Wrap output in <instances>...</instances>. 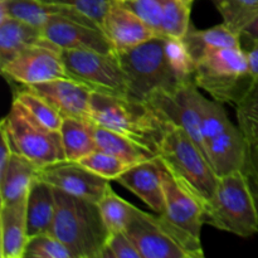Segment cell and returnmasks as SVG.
<instances>
[{
    "label": "cell",
    "instance_id": "6da1fadb",
    "mask_svg": "<svg viewBox=\"0 0 258 258\" xmlns=\"http://www.w3.org/2000/svg\"><path fill=\"white\" fill-rule=\"evenodd\" d=\"M126 75L127 97L146 102L156 91L178 90L194 82L184 75L174 62L168 47V37L156 35L131 49L117 53Z\"/></svg>",
    "mask_w": 258,
    "mask_h": 258
},
{
    "label": "cell",
    "instance_id": "7a4b0ae2",
    "mask_svg": "<svg viewBox=\"0 0 258 258\" xmlns=\"http://www.w3.org/2000/svg\"><path fill=\"white\" fill-rule=\"evenodd\" d=\"M55 216L50 233L68 247L75 258H102L110 231L98 203L53 188Z\"/></svg>",
    "mask_w": 258,
    "mask_h": 258
},
{
    "label": "cell",
    "instance_id": "3957f363",
    "mask_svg": "<svg viewBox=\"0 0 258 258\" xmlns=\"http://www.w3.org/2000/svg\"><path fill=\"white\" fill-rule=\"evenodd\" d=\"M91 111L93 123L128 136L156 151L170 123L148 102L127 96L92 92Z\"/></svg>",
    "mask_w": 258,
    "mask_h": 258
},
{
    "label": "cell",
    "instance_id": "277c9868",
    "mask_svg": "<svg viewBox=\"0 0 258 258\" xmlns=\"http://www.w3.org/2000/svg\"><path fill=\"white\" fill-rule=\"evenodd\" d=\"M158 158L176 180L201 201L206 213L216 194L219 176L186 131L170 123L159 145Z\"/></svg>",
    "mask_w": 258,
    "mask_h": 258
},
{
    "label": "cell",
    "instance_id": "5b68a950",
    "mask_svg": "<svg viewBox=\"0 0 258 258\" xmlns=\"http://www.w3.org/2000/svg\"><path fill=\"white\" fill-rule=\"evenodd\" d=\"M125 232L143 258H201L202 241L184 231L165 214L148 213L131 207Z\"/></svg>",
    "mask_w": 258,
    "mask_h": 258
},
{
    "label": "cell",
    "instance_id": "8992f818",
    "mask_svg": "<svg viewBox=\"0 0 258 258\" xmlns=\"http://www.w3.org/2000/svg\"><path fill=\"white\" fill-rule=\"evenodd\" d=\"M194 82L213 100L234 103L253 82L246 50L239 48H211L196 62Z\"/></svg>",
    "mask_w": 258,
    "mask_h": 258
},
{
    "label": "cell",
    "instance_id": "52a82bcc",
    "mask_svg": "<svg viewBox=\"0 0 258 258\" xmlns=\"http://www.w3.org/2000/svg\"><path fill=\"white\" fill-rule=\"evenodd\" d=\"M204 223L239 237L258 233V214L248 181L242 170L221 176Z\"/></svg>",
    "mask_w": 258,
    "mask_h": 258
},
{
    "label": "cell",
    "instance_id": "ba28073f",
    "mask_svg": "<svg viewBox=\"0 0 258 258\" xmlns=\"http://www.w3.org/2000/svg\"><path fill=\"white\" fill-rule=\"evenodd\" d=\"M2 126L7 131L13 151L39 169L67 160L59 131L39 125L17 100H13L12 108L2 121Z\"/></svg>",
    "mask_w": 258,
    "mask_h": 258
},
{
    "label": "cell",
    "instance_id": "9c48e42d",
    "mask_svg": "<svg viewBox=\"0 0 258 258\" xmlns=\"http://www.w3.org/2000/svg\"><path fill=\"white\" fill-rule=\"evenodd\" d=\"M68 77L95 92L128 96L126 75L116 54L87 49L60 50Z\"/></svg>",
    "mask_w": 258,
    "mask_h": 258
},
{
    "label": "cell",
    "instance_id": "30bf717a",
    "mask_svg": "<svg viewBox=\"0 0 258 258\" xmlns=\"http://www.w3.org/2000/svg\"><path fill=\"white\" fill-rule=\"evenodd\" d=\"M60 48L43 39L27 48L2 67L3 76L27 86L68 77L60 55Z\"/></svg>",
    "mask_w": 258,
    "mask_h": 258
},
{
    "label": "cell",
    "instance_id": "8fae6325",
    "mask_svg": "<svg viewBox=\"0 0 258 258\" xmlns=\"http://www.w3.org/2000/svg\"><path fill=\"white\" fill-rule=\"evenodd\" d=\"M199 87L189 82L173 92L156 91L146 102L166 121L186 131L194 143L208 159L202 136L201 113H199ZM209 160V159H208Z\"/></svg>",
    "mask_w": 258,
    "mask_h": 258
},
{
    "label": "cell",
    "instance_id": "7c38bea8",
    "mask_svg": "<svg viewBox=\"0 0 258 258\" xmlns=\"http://www.w3.org/2000/svg\"><path fill=\"white\" fill-rule=\"evenodd\" d=\"M38 178L53 188L96 203L110 188V180L95 174L78 161L63 160L40 168Z\"/></svg>",
    "mask_w": 258,
    "mask_h": 258
},
{
    "label": "cell",
    "instance_id": "4fadbf2b",
    "mask_svg": "<svg viewBox=\"0 0 258 258\" xmlns=\"http://www.w3.org/2000/svg\"><path fill=\"white\" fill-rule=\"evenodd\" d=\"M43 37L60 49H87L116 54L112 43L103 30L54 14L43 27Z\"/></svg>",
    "mask_w": 258,
    "mask_h": 258
},
{
    "label": "cell",
    "instance_id": "5bb4252c",
    "mask_svg": "<svg viewBox=\"0 0 258 258\" xmlns=\"http://www.w3.org/2000/svg\"><path fill=\"white\" fill-rule=\"evenodd\" d=\"M27 87L47 100L63 117H76L93 122L91 111L93 91L83 83L64 77Z\"/></svg>",
    "mask_w": 258,
    "mask_h": 258
},
{
    "label": "cell",
    "instance_id": "9a60e30c",
    "mask_svg": "<svg viewBox=\"0 0 258 258\" xmlns=\"http://www.w3.org/2000/svg\"><path fill=\"white\" fill-rule=\"evenodd\" d=\"M160 160V159H159ZM161 164L165 214L173 223L201 239L202 227L204 223V207L197 197L185 186L181 185L175 176Z\"/></svg>",
    "mask_w": 258,
    "mask_h": 258
},
{
    "label": "cell",
    "instance_id": "2e32d148",
    "mask_svg": "<svg viewBox=\"0 0 258 258\" xmlns=\"http://www.w3.org/2000/svg\"><path fill=\"white\" fill-rule=\"evenodd\" d=\"M102 30L112 43L116 53L131 49L158 35L135 13L116 0L106 14Z\"/></svg>",
    "mask_w": 258,
    "mask_h": 258
},
{
    "label": "cell",
    "instance_id": "e0dca14e",
    "mask_svg": "<svg viewBox=\"0 0 258 258\" xmlns=\"http://www.w3.org/2000/svg\"><path fill=\"white\" fill-rule=\"evenodd\" d=\"M116 181L138 196L149 208L153 209L154 213L164 214L165 197L159 158L130 166Z\"/></svg>",
    "mask_w": 258,
    "mask_h": 258
},
{
    "label": "cell",
    "instance_id": "ac0fdd59",
    "mask_svg": "<svg viewBox=\"0 0 258 258\" xmlns=\"http://www.w3.org/2000/svg\"><path fill=\"white\" fill-rule=\"evenodd\" d=\"M247 150L248 141L241 128L233 123L221 135L206 143L209 163L219 178L242 170L246 163Z\"/></svg>",
    "mask_w": 258,
    "mask_h": 258
},
{
    "label": "cell",
    "instance_id": "d6986e66",
    "mask_svg": "<svg viewBox=\"0 0 258 258\" xmlns=\"http://www.w3.org/2000/svg\"><path fill=\"white\" fill-rule=\"evenodd\" d=\"M28 239L27 197L0 204L2 258H24Z\"/></svg>",
    "mask_w": 258,
    "mask_h": 258
},
{
    "label": "cell",
    "instance_id": "ffe728a7",
    "mask_svg": "<svg viewBox=\"0 0 258 258\" xmlns=\"http://www.w3.org/2000/svg\"><path fill=\"white\" fill-rule=\"evenodd\" d=\"M55 216V199L53 186L35 179L27 196L28 237L50 233Z\"/></svg>",
    "mask_w": 258,
    "mask_h": 258
},
{
    "label": "cell",
    "instance_id": "44dd1931",
    "mask_svg": "<svg viewBox=\"0 0 258 258\" xmlns=\"http://www.w3.org/2000/svg\"><path fill=\"white\" fill-rule=\"evenodd\" d=\"M93 133L98 150L111 154L131 166L158 158V153L153 149L120 133L108 130L96 123L93 126Z\"/></svg>",
    "mask_w": 258,
    "mask_h": 258
},
{
    "label": "cell",
    "instance_id": "7402d4cb",
    "mask_svg": "<svg viewBox=\"0 0 258 258\" xmlns=\"http://www.w3.org/2000/svg\"><path fill=\"white\" fill-rule=\"evenodd\" d=\"M38 174L39 168L35 164L13 151L7 169L0 174L2 204L27 197L30 185L38 178Z\"/></svg>",
    "mask_w": 258,
    "mask_h": 258
},
{
    "label": "cell",
    "instance_id": "603a6c76",
    "mask_svg": "<svg viewBox=\"0 0 258 258\" xmlns=\"http://www.w3.org/2000/svg\"><path fill=\"white\" fill-rule=\"evenodd\" d=\"M42 39V28L10 17L0 22V67Z\"/></svg>",
    "mask_w": 258,
    "mask_h": 258
},
{
    "label": "cell",
    "instance_id": "cb8c5ba5",
    "mask_svg": "<svg viewBox=\"0 0 258 258\" xmlns=\"http://www.w3.org/2000/svg\"><path fill=\"white\" fill-rule=\"evenodd\" d=\"M183 43L194 62H197L211 48H239L241 34L232 30L224 23L206 30L189 28L188 33L184 35Z\"/></svg>",
    "mask_w": 258,
    "mask_h": 258
},
{
    "label": "cell",
    "instance_id": "d4e9b609",
    "mask_svg": "<svg viewBox=\"0 0 258 258\" xmlns=\"http://www.w3.org/2000/svg\"><path fill=\"white\" fill-rule=\"evenodd\" d=\"M95 123L76 117H64L60 126L63 148L66 159L70 161H80L85 156L98 150L93 133Z\"/></svg>",
    "mask_w": 258,
    "mask_h": 258
},
{
    "label": "cell",
    "instance_id": "484cf974",
    "mask_svg": "<svg viewBox=\"0 0 258 258\" xmlns=\"http://www.w3.org/2000/svg\"><path fill=\"white\" fill-rule=\"evenodd\" d=\"M14 100L20 102L29 115L43 127L52 131H59L63 122V116L48 102L30 88L19 90L15 93Z\"/></svg>",
    "mask_w": 258,
    "mask_h": 258
},
{
    "label": "cell",
    "instance_id": "4316f807",
    "mask_svg": "<svg viewBox=\"0 0 258 258\" xmlns=\"http://www.w3.org/2000/svg\"><path fill=\"white\" fill-rule=\"evenodd\" d=\"M238 127L248 143H258V80H253L236 105Z\"/></svg>",
    "mask_w": 258,
    "mask_h": 258
},
{
    "label": "cell",
    "instance_id": "83f0119b",
    "mask_svg": "<svg viewBox=\"0 0 258 258\" xmlns=\"http://www.w3.org/2000/svg\"><path fill=\"white\" fill-rule=\"evenodd\" d=\"M223 17V23L241 34L258 15V0H212Z\"/></svg>",
    "mask_w": 258,
    "mask_h": 258
},
{
    "label": "cell",
    "instance_id": "f1b7e54d",
    "mask_svg": "<svg viewBox=\"0 0 258 258\" xmlns=\"http://www.w3.org/2000/svg\"><path fill=\"white\" fill-rule=\"evenodd\" d=\"M199 113H201L202 136H203L204 148L206 143L217 138L227 130L232 122L229 121L222 103L216 100H209L203 95H199Z\"/></svg>",
    "mask_w": 258,
    "mask_h": 258
},
{
    "label": "cell",
    "instance_id": "f546056e",
    "mask_svg": "<svg viewBox=\"0 0 258 258\" xmlns=\"http://www.w3.org/2000/svg\"><path fill=\"white\" fill-rule=\"evenodd\" d=\"M131 207H133V204H130L125 199L121 198L118 194H116L110 185V188L106 190V193L98 202L101 216L105 221L106 227L110 231V234L115 233V232L125 231L128 217H130Z\"/></svg>",
    "mask_w": 258,
    "mask_h": 258
},
{
    "label": "cell",
    "instance_id": "4dcf8cb0",
    "mask_svg": "<svg viewBox=\"0 0 258 258\" xmlns=\"http://www.w3.org/2000/svg\"><path fill=\"white\" fill-rule=\"evenodd\" d=\"M164 17L161 35L183 39L188 33L190 20V8L180 0H163Z\"/></svg>",
    "mask_w": 258,
    "mask_h": 258
},
{
    "label": "cell",
    "instance_id": "1f68e13d",
    "mask_svg": "<svg viewBox=\"0 0 258 258\" xmlns=\"http://www.w3.org/2000/svg\"><path fill=\"white\" fill-rule=\"evenodd\" d=\"M24 258H75L54 234L40 233L28 239Z\"/></svg>",
    "mask_w": 258,
    "mask_h": 258
},
{
    "label": "cell",
    "instance_id": "d6a6232c",
    "mask_svg": "<svg viewBox=\"0 0 258 258\" xmlns=\"http://www.w3.org/2000/svg\"><path fill=\"white\" fill-rule=\"evenodd\" d=\"M78 163H81L83 166L90 169L91 171L110 181L116 180L123 171H126L131 166L121 159L102 150L93 151L90 155L81 159Z\"/></svg>",
    "mask_w": 258,
    "mask_h": 258
},
{
    "label": "cell",
    "instance_id": "836d02e7",
    "mask_svg": "<svg viewBox=\"0 0 258 258\" xmlns=\"http://www.w3.org/2000/svg\"><path fill=\"white\" fill-rule=\"evenodd\" d=\"M135 13L140 19H143L156 34L161 35V25H163L164 4L163 0H116Z\"/></svg>",
    "mask_w": 258,
    "mask_h": 258
},
{
    "label": "cell",
    "instance_id": "e575fe53",
    "mask_svg": "<svg viewBox=\"0 0 258 258\" xmlns=\"http://www.w3.org/2000/svg\"><path fill=\"white\" fill-rule=\"evenodd\" d=\"M47 3H55L70 7L80 12L81 14L86 15L91 20L96 23L102 29L103 20L111 5L115 0H43Z\"/></svg>",
    "mask_w": 258,
    "mask_h": 258
},
{
    "label": "cell",
    "instance_id": "d590c367",
    "mask_svg": "<svg viewBox=\"0 0 258 258\" xmlns=\"http://www.w3.org/2000/svg\"><path fill=\"white\" fill-rule=\"evenodd\" d=\"M102 258H143V256L127 233L120 231L110 234Z\"/></svg>",
    "mask_w": 258,
    "mask_h": 258
},
{
    "label": "cell",
    "instance_id": "8d00e7d4",
    "mask_svg": "<svg viewBox=\"0 0 258 258\" xmlns=\"http://www.w3.org/2000/svg\"><path fill=\"white\" fill-rule=\"evenodd\" d=\"M242 171L246 175L258 214V143H248L246 163Z\"/></svg>",
    "mask_w": 258,
    "mask_h": 258
},
{
    "label": "cell",
    "instance_id": "74e56055",
    "mask_svg": "<svg viewBox=\"0 0 258 258\" xmlns=\"http://www.w3.org/2000/svg\"><path fill=\"white\" fill-rule=\"evenodd\" d=\"M0 135H2V154H0V174H2L4 173L8 164H9V160L13 154V149L12 145H10L7 131H5L3 126H0Z\"/></svg>",
    "mask_w": 258,
    "mask_h": 258
},
{
    "label": "cell",
    "instance_id": "f35d334b",
    "mask_svg": "<svg viewBox=\"0 0 258 258\" xmlns=\"http://www.w3.org/2000/svg\"><path fill=\"white\" fill-rule=\"evenodd\" d=\"M249 42H251L249 49L246 50L249 73L253 80H258V40H249Z\"/></svg>",
    "mask_w": 258,
    "mask_h": 258
},
{
    "label": "cell",
    "instance_id": "ab89813d",
    "mask_svg": "<svg viewBox=\"0 0 258 258\" xmlns=\"http://www.w3.org/2000/svg\"><path fill=\"white\" fill-rule=\"evenodd\" d=\"M241 37H246L248 40H258V15L242 30Z\"/></svg>",
    "mask_w": 258,
    "mask_h": 258
},
{
    "label": "cell",
    "instance_id": "60d3db41",
    "mask_svg": "<svg viewBox=\"0 0 258 258\" xmlns=\"http://www.w3.org/2000/svg\"><path fill=\"white\" fill-rule=\"evenodd\" d=\"M180 2H183L184 4H186V5H189V7H191V4H193V3H194V0H180Z\"/></svg>",
    "mask_w": 258,
    "mask_h": 258
}]
</instances>
